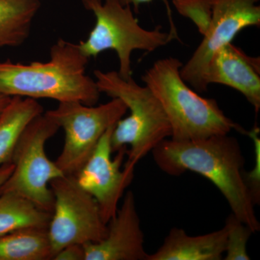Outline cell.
I'll list each match as a JSON object with an SVG mask.
<instances>
[{"instance_id": "obj_1", "label": "cell", "mask_w": 260, "mask_h": 260, "mask_svg": "<svg viewBox=\"0 0 260 260\" xmlns=\"http://www.w3.org/2000/svg\"><path fill=\"white\" fill-rule=\"evenodd\" d=\"M151 153L157 167L169 175L179 177L189 171L211 181L232 213L254 234L259 232L255 205L244 179L245 160L237 138L229 134L187 141L170 138L160 142Z\"/></svg>"}, {"instance_id": "obj_2", "label": "cell", "mask_w": 260, "mask_h": 260, "mask_svg": "<svg viewBox=\"0 0 260 260\" xmlns=\"http://www.w3.org/2000/svg\"><path fill=\"white\" fill-rule=\"evenodd\" d=\"M88 61L79 44L59 39L47 62H0V94L95 105L101 92L95 80L85 74Z\"/></svg>"}, {"instance_id": "obj_3", "label": "cell", "mask_w": 260, "mask_h": 260, "mask_svg": "<svg viewBox=\"0 0 260 260\" xmlns=\"http://www.w3.org/2000/svg\"><path fill=\"white\" fill-rule=\"evenodd\" d=\"M182 63L175 57L155 61L142 76L158 99L172 129L171 139L187 141L229 134L237 130L246 132L228 117L213 99L200 96L181 78Z\"/></svg>"}, {"instance_id": "obj_4", "label": "cell", "mask_w": 260, "mask_h": 260, "mask_svg": "<svg viewBox=\"0 0 260 260\" xmlns=\"http://www.w3.org/2000/svg\"><path fill=\"white\" fill-rule=\"evenodd\" d=\"M95 83L101 93L124 103L130 114L116 123L111 137L112 153L127 149L124 167L135 166L162 140L171 138L172 129L158 99L146 85L123 79L118 72L95 70Z\"/></svg>"}, {"instance_id": "obj_5", "label": "cell", "mask_w": 260, "mask_h": 260, "mask_svg": "<svg viewBox=\"0 0 260 260\" xmlns=\"http://www.w3.org/2000/svg\"><path fill=\"white\" fill-rule=\"evenodd\" d=\"M85 9L95 17V26L86 40L79 44L90 59L106 50H114L119 61L118 73L124 80L132 78L131 56L133 51L152 52L174 40L169 32L158 25L153 30L140 26L131 7L123 6L116 0H82Z\"/></svg>"}, {"instance_id": "obj_6", "label": "cell", "mask_w": 260, "mask_h": 260, "mask_svg": "<svg viewBox=\"0 0 260 260\" xmlns=\"http://www.w3.org/2000/svg\"><path fill=\"white\" fill-rule=\"evenodd\" d=\"M59 129L45 113L29 123L15 147L11 158L14 168L0 187V194L20 195L52 213L54 197L49 182L64 174L55 161L48 158L45 145Z\"/></svg>"}, {"instance_id": "obj_7", "label": "cell", "mask_w": 260, "mask_h": 260, "mask_svg": "<svg viewBox=\"0 0 260 260\" xmlns=\"http://www.w3.org/2000/svg\"><path fill=\"white\" fill-rule=\"evenodd\" d=\"M119 99L107 104L87 106L80 102H59L45 114L64 132V143L56 166L64 175H75L83 167L108 129L127 112Z\"/></svg>"}, {"instance_id": "obj_8", "label": "cell", "mask_w": 260, "mask_h": 260, "mask_svg": "<svg viewBox=\"0 0 260 260\" xmlns=\"http://www.w3.org/2000/svg\"><path fill=\"white\" fill-rule=\"evenodd\" d=\"M54 197L48 236L54 257L64 246L102 241L107 234L96 200L83 189L75 175H63L49 182ZM54 259V258H53Z\"/></svg>"}, {"instance_id": "obj_9", "label": "cell", "mask_w": 260, "mask_h": 260, "mask_svg": "<svg viewBox=\"0 0 260 260\" xmlns=\"http://www.w3.org/2000/svg\"><path fill=\"white\" fill-rule=\"evenodd\" d=\"M211 23L192 55L180 70L181 78L198 93H204L208 65L215 53L230 44L239 32L260 25L259 0H210Z\"/></svg>"}, {"instance_id": "obj_10", "label": "cell", "mask_w": 260, "mask_h": 260, "mask_svg": "<svg viewBox=\"0 0 260 260\" xmlns=\"http://www.w3.org/2000/svg\"><path fill=\"white\" fill-rule=\"evenodd\" d=\"M114 126L104 133L90 158L75 174L80 186L96 200L106 224L116 215L119 201L131 184L135 172V169H121L127 148H121L115 158H112L111 137Z\"/></svg>"}, {"instance_id": "obj_11", "label": "cell", "mask_w": 260, "mask_h": 260, "mask_svg": "<svg viewBox=\"0 0 260 260\" xmlns=\"http://www.w3.org/2000/svg\"><path fill=\"white\" fill-rule=\"evenodd\" d=\"M85 260H147L144 234L133 191H128L114 218L107 223V234L100 242L84 245Z\"/></svg>"}, {"instance_id": "obj_12", "label": "cell", "mask_w": 260, "mask_h": 260, "mask_svg": "<svg viewBox=\"0 0 260 260\" xmlns=\"http://www.w3.org/2000/svg\"><path fill=\"white\" fill-rule=\"evenodd\" d=\"M205 82L230 87L242 93L254 107L260 109V60L247 55L230 43L219 49L207 70Z\"/></svg>"}, {"instance_id": "obj_13", "label": "cell", "mask_w": 260, "mask_h": 260, "mask_svg": "<svg viewBox=\"0 0 260 260\" xmlns=\"http://www.w3.org/2000/svg\"><path fill=\"white\" fill-rule=\"evenodd\" d=\"M226 229L200 236L188 235L179 228L171 229L161 246L147 260H220L226 246Z\"/></svg>"}, {"instance_id": "obj_14", "label": "cell", "mask_w": 260, "mask_h": 260, "mask_svg": "<svg viewBox=\"0 0 260 260\" xmlns=\"http://www.w3.org/2000/svg\"><path fill=\"white\" fill-rule=\"evenodd\" d=\"M44 113L36 99L13 96L0 113V167L11 162L15 147L29 123Z\"/></svg>"}, {"instance_id": "obj_15", "label": "cell", "mask_w": 260, "mask_h": 260, "mask_svg": "<svg viewBox=\"0 0 260 260\" xmlns=\"http://www.w3.org/2000/svg\"><path fill=\"white\" fill-rule=\"evenodd\" d=\"M54 258L47 228H26L0 236V260Z\"/></svg>"}, {"instance_id": "obj_16", "label": "cell", "mask_w": 260, "mask_h": 260, "mask_svg": "<svg viewBox=\"0 0 260 260\" xmlns=\"http://www.w3.org/2000/svg\"><path fill=\"white\" fill-rule=\"evenodd\" d=\"M40 6L39 0H0V49L25 42Z\"/></svg>"}, {"instance_id": "obj_17", "label": "cell", "mask_w": 260, "mask_h": 260, "mask_svg": "<svg viewBox=\"0 0 260 260\" xmlns=\"http://www.w3.org/2000/svg\"><path fill=\"white\" fill-rule=\"evenodd\" d=\"M51 213L13 193L0 194V236L26 228H48Z\"/></svg>"}, {"instance_id": "obj_18", "label": "cell", "mask_w": 260, "mask_h": 260, "mask_svg": "<svg viewBox=\"0 0 260 260\" xmlns=\"http://www.w3.org/2000/svg\"><path fill=\"white\" fill-rule=\"evenodd\" d=\"M224 226L226 229L225 260H249L247 253L248 241L254 234L250 228L232 213L228 216Z\"/></svg>"}, {"instance_id": "obj_19", "label": "cell", "mask_w": 260, "mask_h": 260, "mask_svg": "<svg viewBox=\"0 0 260 260\" xmlns=\"http://www.w3.org/2000/svg\"><path fill=\"white\" fill-rule=\"evenodd\" d=\"M178 13L189 19L202 36L205 35L211 23L212 3L210 0H173Z\"/></svg>"}, {"instance_id": "obj_20", "label": "cell", "mask_w": 260, "mask_h": 260, "mask_svg": "<svg viewBox=\"0 0 260 260\" xmlns=\"http://www.w3.org/2000/svg\"><path fill=\"white\" fill-rule=\"evenodd\" d=\"M259 129L257 126L250 131L246 132V135L250 137L254 143L255 151V165L254 169L249 172H244V179L246 185L250 191L251 198L254 205L259 204L260 201V140Z\"/></svg>"}, {"instance_id": "obj_21", "label": "cell", "mask_w": 260, "mask_h": 260, "mask_svg": "<svg viewBox=\"0 0 260 260\" xmlns=\"http://www.w3.org/2000/svg\"><path fill=\"white\" fill-rule=\"evenodd\" d=\"M116 1L120 3L123 6L131 7V5H133L134 7L135 13H138L140 5L148 4V3H152L154 0H116ZM162 1L164 2V4L167 7L168 17H169V24H170L169 32L174 37V40L179 39L177 27H176L174 20H173L172 10H171L170 6H169V3H168V0H162Z\"/></svg>"}, {"instance_id": "obj_22", "label": "cell", "mask_w": 260, "mask_h": 260, "mask_svg": "<svg viewBox=\"0 0 260 260\" xmlns=\"http://www.w3.org/2000/svg\"><path fill=\"white\" fill-rule=\"evenodd\" d=\"M54 260H85V249L82 244H73L64 246L54 256Z\"/></svg>"}, {"instance_id": "obj_23", "label": "cell", "mask_w": 260, "mask_h": 260, "mask_svg": "<svg viewBox=\"0 0 260 260\" xmlns=\"http://www.w3.org/2000/svg\"><path fill=\"white\" fill-rule=\"evenodd\" d=\"M13 164L11 162L5 164L0 167V187L8 179L13 171Z\"/></svg>"}, {"instance_id": "obj_24", "label": "cell", "mask_w": 260, "mask_h": 260, "mask_svg": "<svg viewBox=\"0 0 260 260\" xmlns=\"http://www.w3.org/2000/svg\"><path fill=\"white\" fill-rule=\"evenodd\" d=\"M12 97L8 96V95L0 94V113L3 112L4 108L6 107L7 104L9 103Z\"/></svg>"}]
</instances>
